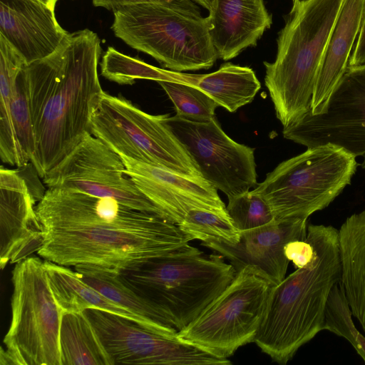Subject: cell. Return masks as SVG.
Wrapping results in <instances>:
<instances>
[{
    "mask_svg": "<svg viewBox=\"0 0 365 365\" xmlns=\"http://www.w3.org/2000/svg\"><path fill=\"white\" fill-rule=\"evenodd\" d=\"M101 74L120 85H132L137 79L180 82L196 85L198 74L183 73L160 68L125 55L108 46L100 62Z\"/></svg>",
    "mask_w": 365,
    "mask_h": 365,
    "instance_id": "cell-27",
    "label": "cell"
},
{
    "mask_svg": "<svg viewBox=\"0 0 365 365\" xmlns=\"http://www.w3.org/2000/svg\"><path fill=\"white\" fill-rule=\"evenodd\" d=\"M68 34L39 0H0V35L26 64L52 54Z\"/></svg>",
    "mask_w": 365,
    "mask_h": 365,
    "instance_id": "cell-18",
    "label": "cell"
},
{
    "mask_svg": "<svg viewBox=\"0 0 365 365\" xmlns=\"http://www.w3.org/2000/svg\"><path fill=\"white\" fill-rule=\"evenodd\" d=\"M194 2H196L200 6H202L205 9H207L210 11L216 4L217 0H192Z\"/></svg>",
    "mask_w": 365,
    "mask_h": 365,
    "instance_id": "cell-35",
    "label": "cell"
},
{
    "mask_svg": "<svg viewBox=\"0 0 365 365\" xmlns=\"http://www.w3.org/2000/svg\"><path fill=\"white\" fill-rule=\"evenodd\" d=\"M356 157L332 143L307 148L279 163L252 190L276 220L308 219L340 195L356 171Z\"/></svg>",
    "mask_w": 365,
    "mask_h": 365,
    "instance_id": "cell-7",
    "label": "cell"
},
{
    "mask_svg": "<svg viewBox=\"0 0 365 365\" xmlns=\"http://www.w3.org/2000/svg\"><path fill=\"white\" fill-rule=\"evenodd\" d=\"M292 1H293V4H296V3H304V2L308 1L309 0H292Z\"/></svg>",
    "mask_w": 365,
    "mask_h": 365,
    "instance_id": "cell-37",
    "label": "cell"
},
{
    "mask_svg": "<svg viewBox=\"0 0 365 365\" xmlns=\"http://www.w3.org/2000/svg\"><path fill=\"white\" fill-rule=\"evenodd\" d=\"M42 179L48 187L112 198L131 208L164 217L125 173L120 156L92 134Z\"/></svg>",
    "mask_w": 365,
    "mask_h": 365,
    "instance_id": "cell-11",
    "label": "cell"
},
{
    "mask_svg": "<svg viewBox=\"0 0 365 365\" xmlns=\"http://www.w3.org/2000/svg\"><path fill=\"white\" fill-rule=\"evenodd\" d=\"M44 265L53 297L62 312L96 308L133 320L148 329L140 318L83 281L74 269L47 260Z\"/></svg>",
    "mask_w": 365,
    "mask_h": 365,
    "instance_id": "cell-23",
    "label": "cell"
},
{
    "mask_svg": "<svg viewBox=\"0 0 365 365\" xmlns=\"http://www.w3.org/2000/svg\"><path fill=\"white\" fill-rule=\"evenodd\" d=\"M33 195L16 170L0 169V265L17 263L36 252L43 242Z\"/></svg>",
    "mask_w": 365,
    "mask_h": 365,
    "instance_id": "cell-17",
    "label": "cell"
},
{
    "mask_svg": "<svg viewBox=\"0 0 365 365\" xmlns=\"http://www.w3.org/2000/svg\"><path fill=\"white\" fill-rule=\"evenodd\" d=\"M36 211L43 236L37 255L68 267L120 273L194 240L160 215L67 188L48 187Z\"/></svg>",
    "mask_w": 365,
    "mask_h": 365,
    "instance_id": "cell-1",
    "label": "cell"
},
{
    "mask_svg": "<svg viewBox=\"0 0 365 365\" xmlns=\"http://www.w3.org/2000/svg\"><path fill=\"white\" fill-rule=\"evenodd\" d=\"M363 0H344L329 37L309 111L325 112L329 98L349 66V59L357 38L361 21Z\"/></svg>",
    "mask_w": 365,
    "mask_h": 365,
    "instance_id": "cell-20",
    "label": "cell"
},
{
    "mask_svg": "<svg viewBox=\"0 0 365 365\" xmlns=\"http://www.w3.org/2000/svg\"><path fill=\"white\" fill-rule=\"evenodd\" d=\"M113 11L114 35L170 71L208 69L218 58L207 17L196 19L157 3L126 5Z\"/></svg>",
    "mask_w": 365,
    "mask_h": 365,
    "instance_id": "cell-6",
    "label": "cell"
},
{
    "mask_svg": "<svg viewBox=\"0 0 365 365\" xmlns=\"http://www.w3.org/2000/svg\"><path fill=\"white\" fill-rule=\"evenodd\" d=\"M307 226V219L274 220L240 232L236 242L212 239L201 244L227 259L237 272L251 266L277 285L285 278L289 262L284 246L291 241L304 240Z\"/></svg>",
    "mask_w": 365,
    "mask_h": 365,
    "instance_id": "cell-16",
    "label": "cell"
},
{
    "mask_svg": "<svg viewBox=\"0 0 365 365\" xmlns=\"http://www.w3.org/2000/svg\"><path fill=\"white\" fill-rule=\"evenodd\" d=\"M11 112L18 140L24 155L31 161L36 152V137L26 81L21 71L11 103Z\"/></svg>",
    "mask_w": 365,
    "mask_h": 365,
    "instance_id": "cell-31",
    "label": "cell"
},
{
    "mask_svg": "<svg viewBox=\"0 0 365 365\" xmlns=\"http://www.w3.org/2000/svg\"><path fill=\"white\" fill-rule=\"evenodd\" d=\"M341 283L353 315L365 331V208L339 229Z\"/></svg>",
    "mask_w": 365,
    "mask_h": 365,
    "instance_id": "cell-21",
    "label": "cell"
},
{
    "mask_svg": "<svg viewBox=\"0 0 365 365\" xmlns=\"http://www.w3.org/2000/svg\"><path fill=\"white\" fill-rule=\"evenodd\" d=\"M92 3L94 6L110 11L126 5L157 3L166 5L191 17L202 18L200 8L192 0H92Z\"/></svg>",
    "mask_w": 365,
    "mask_h": 365,
    "instance_id": "cell-32",
    "label": "cell"
},
{
    "mask_svg": "<svg viewBox=\"0 0 365 365\" xmlns=\"http://www.w3.org/2000/svg\"><path fill=\"white\" fill-rule=\"evenodd\" d=\"M226 208L235 227L240 232L265 225L275 220L266 201L253 190L229 198Z\"/></svg>",
    "mask_w": 365,
    "mask_h": 365,
    "instance_id": "cell-30",
    "label": "cell"
},
{
    "mask_svg": "<svg viewBox=\"0 0 365 365\" xmlns=\"http://www.w3.org/2000/svg\"><path fill=\"white\" fill-rule=\"evenodd\" d=\"M341 281L331 290L325 309V330L346 339L365 363V336L356 328Z\"/></svg>",
    "mask_w": 365,
    "mask_h": 365,
    "instance_id": "cell-29",
    "label": "cell"
},
{
    "mask_svg": "<svg viewBox=\"0 0 365 365\" xmlns=\"http://www.w3.org/2000/svg\"><path fill=\"white\" fill-rule=\"evenodd\" d=\"M305 240L312 259L272 287L254 342L274 361L286 364L298 349L325 330V309L341 281L339 230L309 225Z\"/></svg>",
    "mask_w": 365,
    "mask_h": 365,
    "instance_id": "cell-3",
    "label": "cell"
},
{
    "mask_svg": "<svg viewBox=\"0 0 365 365\" xmlns=\"http://www.w3.org/2000/svg\"><path fill=\"white\" fill-rule=\"evenodd\" d=\"M274 286L251 266L237 272L232 283L189 325L179 339L227 358L254 342Z\"/></svg>",
    "mask_w": 365,
    "mask_h": 365,
    "instance_id": "cell-10",
    "label": "cell"
},
{
    "mask_svg": "<svg viewBox=\"0 0 365 365\" xmlns=\"http://www.w3.org/2000/svg\"><path fill=\"white\" fill-rule=\"evenodd\" d=\"M365 63V0H363L360 30L356 43L349 59V66Z\"/></svg>",
    "mask_w": 365,
    "mask_h": 365,
    "instance_id": "cell-34",
    "label": "cell"
},
{
    "mask_svg": "<svg viewBox=\"0 0 365 365\" xmlns=\"http://www.w3.org/2000/svg\"><path fill=\"white\" fill-rule=\"evenodd\" d=\"M207 18L212 43L224 61L255 46L272 24L263 0H217Z\"/></svg>",
    "mask_w": 365,
    "mask_h": 365,
    "instance_id": "cell-19",
    "label": "cell"
},
{
    "mask_svg": "<svg viewBox=\"0 0 365 365\" xmlns=\"http://www.w3.org/2000/svg\"><path fill=\"white\" fill-rule=\"evenodd\" d=\"M236 274L222 255H205L189 244L119 273L178 331L194 321Z\"/></svg>",
    "mask_w": 365,
    "mask_h": 365,
    "instance_id": "cell-5",
    "label": "cell"
},
{
    "mask_svg": "<svg viewBox=\"0 0 365 365\" xmlns=\"http://www.w3.org/2000/svg\"><path fill=\"white\" fill-rule=\"evenodd\" d=\"M195 86L234 113L253 101L261 83L251 68L225 63L215 72L198 74Z\"/></svg>",
    "mask_w": 365,
    "mask_h": 365,
    "instance_id": "cell-26",
    "label": "cell"
},
{
    "mask_svg": "<svg viewBox=\"0 0 365 365\" xmlns=\"http://www.w3.org/2000/svg\"><path fill=\"white\" fill-rule=\"evenodd\" d=\"M284 138L307 148L332 143L356 158L365 154V63L348 66L324 113L309 110L283 128Z\"/></svg>",
    "mask_w": 365,
    "mask_h": 365,
    "instance_id": "cell-14",
    "label": "cell"
},
{
    "mask_svg": "<svg viewBox=\"0 0 365 365\" xmlns=\"http://www.w3.org/2000/svg\"><path fill=\"white\" fill-rule=\"evenodd\" d=\"M165 122L202 177L228 199L257 185L255 149L233 140L215 118L197 122L167 114Z\"/></svg>",
    "mask_w": 365,
    "mask_h": 365,
    "instance_id": "cell-12",
    "label": "cell"
},
{
    "mask_svg": "<svg viewBox=\"0 0 365 365\" xmlns=\"http://www.w3.org/2000/svg\"><path fill=\"white\" fill-rule=\"evenodd\" d=\"M119 155L125 165V173L137 187L165 219L179 227L195 210L229 215L217 189L202 176L185 175Z\"/></svg>",
    "mask_w": 365,
    "mask_h": 365,
    "instance_id": "cell-15",
    "label": "cell"
},
{
    "mask_svg": "<svg viewBox=\"0 0 365 365\" xmlns=\"http://www.w3.org/2000/svg\"><path fill=\"white\" fill-rule=\"evenodd\" d=\"M363 156H364V160H363V162H362V163H361V168H362L363 169H364V170H365V154H364Z\"/></svg>",
    "mask_w": 365,
    "mask_h": 365,
    "instance_id": "cell-38",
    "label": "cell"
},
{
    "mask_svg": "<svg viewBox=\"0 0 365 365\" xmlns=\"http://www.w3.org/2000/svg\"><path fill=\"white\" fill-rule=\"evenodd\" d=\"M113 364L230 365L197 345L156 334L128 318L91 308L83 311Z\"/></svg>",
    "mask_w": 365,
    "mask_h": 365,
    "instance_id": "cell-13",
    "label": "cell"
},
{
    "mask_svg": "<svg viewBox=\"0 0 365 365\" xmlns=\"http://www.w3.org/2000/svg\"><path fill=\"white\" fill-rule=\"evenodd\" d=\"M26 65L22 56L0 35V157L4 163L23 168L29 161L18 140L11 103L18 76Z\"/></svg>",
    "mask_w": 365,
    "mask_h": 365,
    "instance_id": "cell-24",
    "label": "cell"
},
{
    "mask_svg": "<svg viewBox=\"0 0 365 365\" xmlns=\"http://www.w3.org/2000/svg\"><path fill=\"white\" fill-rule=\"evenodd\" d=\"M74 270L91 287L140 318L149 330L178 339V331L148 301L126 284L118 272L85 265L75 267Z\"/></svg>",
    "mask_w": 365,
    "mask_h": 365,
    "instance_id": "cell-22",
    "label": "cell"
},
{
    "mask_svg": "<svg viewBox=\"0 0 365 365\" xmlns=\"http://www.w3.org/2000/svg\"><path fill=\"white\" fill-rule=\"evenodd\" d=\"M101 41L88 29L68 33L50 56L24 66L36 137L31 162L43 178L88 135L103 91Z\"/></svg>",
    "mask_w": 365,
    "mask_h": 365,
    "instance_id": "cell-2",
    "label": "cell"
},
{
    "mask_svg": "<svg viewBox=\"0 0 365 365\" xmlns=\"http://www.w3.org/2000/svg\"><path fill=\"white\" fill-rule=\"evenodd\" d=\"M173 103L176 115L197 122L215 118L218 104L199 88L180 82H158Z\"/></svg>",
    "mask_w": 365,
    "mask_h": 365,
    "instance_id": "cell-28",
    "label": "cell"
},
{
    "mask_svg": "<svg viewBox=\"0 0 365 365\" xmlns=\"http://www.w3.org/2000/svg\"><path fill=\"white\" fill-rule=\"evenodd\" d=\"M284 254L297 269L304 267L312 259L313 248L305 239L294 240L286 244Z\"/></svg>",
    "mask_w": 365,
    "mask_h": 365,
    "instance_id": "cell-33",
    "label": "cell"
},
{
    "mask_svg": "<svg viewBox=\"0 0 365 365\" xmlns=\"http://www.w3.org/2000/svg\"><path fill=\"white\" fill-rule=\"evenodd\" d=\"M41 2H43L44 4L52 9L53 10L55 9L56 4L58 1V0H39Z\"/></svg>",
    "mask_w": 365,
    "mask_h": 365,
    "instance_id": "cell-36",
    "label": "cell"
},
{
    "mask_svg": "<svg viewBox=\"0 0 365 365\" xmlns=\"http://www.w3.org/2000/svg\"><path fill=\"white\" fill-rule=\"evenodd\" d=\"M122 96L104 92L91 118V134L119 155L173 172L201 177L194 160L165 122Z\"/></svg>",
    "mask_w": 365,
    "mask_h": 365,
    "instance_id": "cell-9",
    "label": "cell"
},
{
    "mask_svg": "<svg viewBox=\"0 0 365 365\" xmlns=\"http://www.w3.org/2000/svg\"><path fill=\"white\" fill-rule=\"evenodd\" d=\"M59 344L62 365H114L84 312H63Z\"/></svg>",
    "mask_w": 365,
    "mask_h": 365,
    "instance_id": "cell-25",
    "label": "cell"
},
{
    "mask_svg": "<svg viewBox=\"0 0 365 365\" xmlns=\"http://www.w3.org/2000/svg\"><path fill=\"white\" fill-rule=\"evenodd\" d=\"M344 0L293 4L279 31L274 62H264V83L283 128L310 109L326 47Z\"/></svg>",
    "mask_w": 365,
    "mask_h": 365,
    "instance_id": "cell-4",
    "label": "cell"
},
{
    "mask_svg": "<svg viewBox=\"0 0 365 365\" xmlns=\"http://www.w3.org/2000/svg\"><path fill=\"white\" fill-rule=\"evenodd\" d=\"M11 320L1 349V365H62L59 331L62 312L44 260L29 257L12 270Z\"/></svg>",
    "mask_w": 365,
    "mask_h": 365,
    "instance_id": "cell-8",
    "label": "cell"
}]
</instances>
